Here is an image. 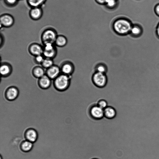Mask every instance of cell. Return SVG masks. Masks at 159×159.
Listing matches in <instances>:
<instances>
[{"instance_id":"6da1fadb","label":"cell","mask_w":159,"mask_h":159,"mask_svg":"<svg viewBox=\"0 0 159 159\" xmlns=\"http://www.w3.org/2000/svg\"><path fill=\"white\" fill-rule=\"evenodd\" d=\"M131 21L125 18H120L116 20L113 26L114 31L120 35H125L129 34L132 27Z\"/></svg>"},{"instance_id":"7a4b0ae2","label":"cell","mask_w":159,"mask_h":159,"mask_svg":"<svg viewBox=\"0 0 159 159\" xmlns=\"http://www.w3.org/2000/svg\"><path fill=\"white\" fill-rule=\"evenodd\" d=\"M70 78L68 75L62 74L54 79V85L55 88L59 91L66 90L70 84Z\"/></svg>"},{"instance_id":"3957f363","label":"cell","mask_w":159,"mask_h":159,"mask_svg":"<svg viewBox=\"0 0 159 159\" xmlns=\"http://www.w3.org/2000/svg\"><path fill=\"white\" fill-rule=\"evenodd\" d=\"M57 35L56 31L51 29H47L43 32L41 36L42 40L44 44L55 43Z\"/></svg>"},{"instance_id":"277c9868","label":"cell","mask_w":159,"mask_h":159,"mask_svg":"<svg viewBox=\"0 0 159 159\" xmlns=\"http://www.w3.org/2000/svg\"><path fill=\"white\" fill-rule=\"evenodd\" d=\"M92 80L95 85L100 87H104L107 82V78L105 74L97 72L93 75Z\"/></svg>"},{"instance_id":"5b68a950","label":"cell","mask_w":159,"mask_h":159,"mask_svg":"<svg viewBox=\"0 0 159 159\" xmlns=\"http://www.w3.org/2000/svg\"><path fill=\"white\" fill-rule=\"evenodd\" d=\"M57 52L56 48L53 44L49 43L44 45L43 54L46 58L52 59L55 57Z\"/></svg>"},{"instance_id":"8992f818","label":"cell","mask_w":159,"mask_h":159,"mask_svg":"<svg viewBox=\"0 0 159 159\" xmlns=\"http://www.w3.org/2000/svg\"><path fill=\"white\" fill-rule=\"evenodd\" d=\"M24 135L25 140L33 143L37 141L38 136L37 131L33 128L27 129L25 131Z\"/></svg>"},{"instance_id":"52a82bcc","label":"cell","mask_w":159,"mask_h":159,"mask_svg":"<svg viewBox=\"0 0 159 159\" xmlns=\"http://www.w3.org/2000/svg\"><path fill=\"white\" fill-rule=\"evenodd\" d=\"M143 33L144 30L142 26L135 23L133 25L129 34L132 37L137 38L141 36Z\"/></svg>"},{"instance_id":"ba28073f","label":"cell","mask_w":159,"mask_h":159,"mask_svg":"<svg viewBox=\"0 0 159 159\" xmlns=\"http://www.w3.org/2000/svg\"><path fill=\"white\" fill-rule=\"evenodd\" d=\"M19 93L18 90L16 88L11 87L6 90L5 93V97L9 101H13L17 98Z\"/></svg>"},{"instance_id":"9c48e42d","label":"cell","mask_w":159,"mask_h":159,"mask_svg":"<svg viewBox=\"0 0 159 159\" xmlns=\"http://www.w3.org/2000/svg\"><path fill=\"white\" fill-rule=\"evenodd\" d=\"M0 21L1 26L7 27H10L13 25L14 19L10 15L4 14L1 16Z\"/></svg>"},{"instance_id":"30bf717a","label":"cell","mask_w":159,"mask_h":159,"mask_svg":"<svg viewBox=\"0 0 159 159\" xmlns=\"http://www.w3.org/2000/svg\"><path fill=\"white\" fill-rule=\"evenodd\" d=\"M92 116L96 119H101L104 116V110L98 105L93 107L90 110Z\"/></svg>"},{"instance_id":"8fae6325","label":"cell","mask_w":159,"mask_h":159,"mask_svg":"<svg viewBox=\"0 0 159 159\" xmlns=\"http://www.w3.org/2000/svg\"><path fill=\"white\" fill-rule=\"evenodd\" d=\"M60 69L58 66L53 65L47 69L46 74L51 79H55L60 75Z\"/></svg>"},{"instance_id":"7c38bea8","label":"cell","mask_w":159,"mask_h":159,"mask_svg":"<svg viewBox=\"0 0 159 159\" xmlns=\"http://www.w3.org/2000/svg\"><path fill=\"white\" fill-rule=\"evenodd\" d=\"M29 51L32 55L36 56L43 53V48L38 44L33 43L30 45Z\"/></svg>"},{"instance_id":"4fadbf2b","label":"cell","mask_w":159,"mask_h":159,"mask_svg":"<svg viewBox=\"0 0 159 159\" xmlns=\"http://www.w3.org/2000/svg\"><path fill=\"white\" fill-rule=\"evenodd\" d=\"M51 80L47 75L39 78L38 84L40 87L43 89L49 88L51 84Z\"/></svg>"},{"instance_id":"5bb4252c","label":"cell","mask_w":159,"mask_h":159,"mask_svg":"<svg viewBox=\"0 0 159 159\" xmlns=\"http://www.w3.org/2000/svg\"><path fill=\"white\" fill-rule=\"evenodd\" d=\"M12 68L9 64L6 63H2L1 66L0 72L2 77H7L10 75L11 72Z\"/></svg>"},{"instance_id":"9a60e30c","label":"cell","mask_w":159,"mask_h":159,"mask_svg":"<svg viewBox=\"0 0 159 159\" xmlns=\"http://www.w3.org/2000/svg\"><path fill=\"white\" fill-rule=\"evenodd\" d=\"M42 15V11L40 7H32L30 11V17L34 20L40 19Z\"/></svg>"},{"instance_id":"2e32d148","label":"cell","mask_w":159,"mask_h":159,"mask_svg":"<svg viewBox=\"0 0 159 159\" xmlns=\"http://www.w3.org/2000/svg\"><path fill=\"white\" fill-rule=\"evenodd\" d=\"M74 70L73 65L71 63L66 62L61 66V70L63 74L69 75L71 74Z\"/></svg>"},{"instance_id":"e0dca14e","label":"cell","mask_w":159,"mask_h":159,"mask_svg":"<svg viewBox=\"0 0 159 159\" xmlns=\"http://www.w3.org/2000/svg\"><path fill=\"white\" fill-rule=\"evenodd\" d=\"M33 147V143L26 140L23 141L20 143V148L24 152H28L31 150Z\"/></svg>"},{"instance_id":"ac0fdd59","label":"cell","mask_w":159,"mask_h":159,"mask_svg":"<svg viewBox=\"0 0 159 159\" xmlns=\"http://www.w3.org/2000/svg\"><path fill=\"white\" fill-rule=\"evenodd\" d=\"M104 116L108 119H112L114 118L116 115V112L113 107L108 106L104 109Z\"/></svg>"},{"instance_id":"d6986e66","label":"cell","mask_w":159,"mask_h":159,"mask_svg":"<svg viewBox=\"0 0 159 159\" xmlns=\"http://www.w3.org/2000/svg\"><path fill=\"white\" fill-rule=\"evenodd\" d=\"M67 43L66 38L63 35H59L57 36L55 43L57 46L62 47L65 46Z\"/></svg>"},{"instance_id":"ffe728a7","label":"cell","mask_w":159,"mask_h":159,"mask_svg":"<svg viewBox=\"0 0 159 159\" xmlns=\"http://www.w3.org/2000/svg\"><path fill=\"white\" fill-rule=\"evenodd\" d=\"M34 75L36 78H40L44 75V71L43 69L39 66L34 67L32 71Z\"/></svg>"},{"instance_id":"44dd1931","label":"cell","mask_w":159,"mask_h":159,"mask_svg":"<svg viewBox=\"0 0 159 159\" xmlns=\"http://www.w3.org/2000/svg\"><path fill=\"white\" fill-rule=\"evenodd\" d=\"M46 0H27L29 5L32 7H39Z\"/></svg>"},{"instance_id":"7402d4cb","label":"cell","mask_w":159,"mask_h":159,"mask_svg":"<svg viewBox=\"0 0 159 159\" xmlns=\"http://www.w3.org/2000/svg\"><path fill=\"white\" fill-rule=\"evenodd\" d=\"M42 64L43 67L48 69L53 65V61L52 59L46 58L44 59Z\"/></svg>"},{"instance_id":"603a6c76","label":"cell","mask_w":159,"mask_h":159,"mask_svg":"<svg viewBox=\"0 0 159 159\" xmlns=\"http://www.w3.org/2000/svg\"><path fill=\"white\" fill-rule=\"evenodd\" d=\"M97 72L104 73L107 71V68L104 65L100 64L98 65L96 68Z\"/></svg>"},{"instance_id":"cb8c5ba5","label":"cell","mask_w":159,"mask_h":159,"mask_svg":"<svg viewBox=\"0 0 159 159\" xmlns=\"http://www.w3.org/2000/svg\"><path fill=\"white\" fill-rule=\"evenodd\" d=\"M116 0H108L106 4L107 7L110 8H114L117 5Z\"/></svg>"},{"instance_id":"d4e9b609","label":"cell","mask_w":159,"mask_h":159,"mask_svg":"<svg viewBox=\"0 0 159 159\" xmlns=\"http://www.w3.org/2000/svg\"><path fill=\"white\" fill-rule=\"evenodd\" d=\"M97 105L104 110L108 107V103L105 100H101L99 101Z\"/></svg>"},{"instance_id":"484cf974","label":"cell","mask_w":159,"mask_h":159,"mask_svg":"<svg viewBox=\"0 0 159 159\" xmlns=\"http://www.w3.org/2000/svg\"><path fill=\"white\" fill-rule=\"evenodd\" d=\"M44 59L43 57L41 55L36 56L35 60L37 63L42 64Z\"/></svg>"},{"instance_id":"4316f807","label":"cell","mask_w":159,"mask_h":159,"mask_svg":"<svg viewBox=\"0 0 159 159\" xmlns=\"http://www.w3.org/2000/svg\"><path fill=\"white\" fill-rule=\"evenodd\" d=\"M17 0H5V2L8 5L13 6L17 2Z\"/></svg>"},{"instance_id":"83f0119b","label":"cell","mask_w":159,"mask_h":159,"mask_svg":"<svg viewBox=\"0 0 159 159\" xmlns=\"http://www.w3.org/2000/svg\"><path fill=\"white\" fill-rule=\"evenodd\" d=\"M154 11L156 15L159 17V3L155 5L154 8Z\"/></svg>"},{"instance_id":"f1b7e54d","label":"cell","mask_w":159,"mask_h":159,"mask_svg":"<svg viewBox=\"0 0 159 159\" xmlns=\"http://www.w3.org/2000/svg\"><path fill=\"white\" fill-rule=\"evenodd\" d=\"M155 31L157 36L159 38V22L158 23L156 27Z\"/></svg>"},{"instance_id":"f546056e","label":"cell","mask_w":159,"mask_h":159,"mask_svg":"<svg viewBox=\"0 0 159 159\" xmlns=\"http://www.w3.org/2000/svg\"><path fill=\"white\" fill-rule=\"evenodd\" d=\"M108 0H95L97 3L100 4H106Z\"/></svg>"},{"instance_id":"4dcf8cb0","label":"cell","mask_w":159,"mask_h":159,"mask_svg":"<svg viewBox=\"0 0 159 159\" xmlns=\"http://www.w3.org/2000/svg\"><path fill=\"white\" fill-rule=\"evenodd\" d=\"M0 159H2L1 155L0 156Z\"/></svg>"},{"instance_id":"1f68e13d","label":"cell","mask_w":159,"mask_h":159,"mask_svg":"<svg viewBox=\"0 0 159 159\" xmlns=\"http://www.w3.org/2000/svg\"></svg>"}]
</instances>
